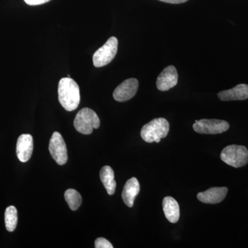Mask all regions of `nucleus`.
Here are the masks:
<instances>
[{"label":"nucleus","mask_w":248,"mask_h":248,"mask_svg":"<svg viewBox=\"0 0 248 248\" xmlns=\"http://www.w3.org/2000/svg\"><path fill=\"white\" fill-rule=\"evenodd\" d=\"M24 1L30 6H37V5L45 4L50 0H24Z\"/></svg>","instance_id":"6ab92c4d"},{"label":"nucleus","mask_w":248,"mask_h":248,"mask_svg":"<svg viewBox=\"0 0 248 248\" xmlns=\"http://www.w3.org/2000/svg\"><path fill=\"white\" fill-rule=\"evenodd\" d=\"M48 149L52 157L59 165L66 164L68 161L66 145L61 134L58 132L53 133L49 143Z\"/></svg>","instance_id":"0eeeda50"},{"label":"nucleus","mask_w":248,"mask_h":248,"mask_svg":"<svg viewBox=\"0 0 248 248\" xmlns=\"http://www.w3.org/2000/svg\"><path fill=\"white\" fill-rule=\"evenodd\" d=\"M118 48V40L115 37H111L107 42L98 49L93 57V64L97 68L107 66L115 58Z\"/></svg>","instance_id":"39448f33"},{"label":"nucleus","mask_w":248,"mask_h":248,"mask_svg":"<svg viewBox=\"0 0 248 248\" xmlns=\"http://www.w3.org/2000/svg\"><path fill=\"white\" fill-rule=\"evenodd\" d=\"M178 82V73L174 66L164 68L156 79V87L161 91H168L174 87Z\"/></svg>","instance_id":"1a4fd4ad"},{"label":"nucleus","mask_w":248,"mask_h":248,"mask_svg":"<svg viewBox=\"0 0 248 248\" xmlns=\"http://www.w3.org/2000/svg\"><path fill=\"white\" fill-rule=\"evenodd\" d=\"M59 102L67 111L77 109L80 103V91L78 84L71 78L60 79L58 86Z\"/></svg>","instance_id":"f257e3e1"},{"label":"nucleus","mask_w":248,"mask_h":248,"mask_svg":"<svg viewBox=\"0 0 248 248\" xmlns=\"http://www.w3.org/2000/svg\"><path fill=\"white\" fill-rule=\"evenodd\" d=\"M230 128V124L226 121L219 120H201L195 121L193 129L195 132L205 135H217L226 132Z\"/></svg>","instance_id":"423d86ee"},{"label":"nucleus","mask_w":248,"mask_h":248,"mask_svg":"<svg viewBox=\"0 0 248 248\" xmlns=\"http://www.w3.org/2000/svg\"><path fill=\"white\" fill-rule=\"evenodd\" d=\"M94 247L96 248H112L113 246L110 241L104 238H98L94 242Z\"/></svg>","instance_id":"a211bd4d"},{"label":"nucleus","mask_w":248,"mask_h":248,"mask_svg":"<svg viewBox=\"0 0 248 248\" xmlns=\"http://www.w3.org/2000/svg\"><path fill=\"white\" fill-rule=\"evenodd\" d=\"M65 200L68 206L73 211H76L79 208L82 203V198L78 191L74 189H68L64 193Z\"/></svg>","instance_id":"f3484780"},{"label":"nucleus","mask_w":248,"mask_h":248,"mask_svg":"<svg viewBox=\"0 0 248 248\" xmlns=\"http://www.w3.org/2000/svg\"><path fill=\"white\" fill-rule=\"evenodd\" d=\"M33 151V139L29 134H23L18 138L17 142V157L22 163L27 162L31 159Z\"/></svg>","instance_id":"9d476101"},{"label":"nucleus","mask_w":248,"mask_h":248,"mask_svg":"<svg viewBox=\"0 0 248 248\" xmlns=\"http://www.w3.org/2000/svg\"><path fill=\"white\" fill-rule=\"evenodd\" d=\"M5 224L6 230L9 232H14L17 224V210L16 207L11 205L5 211Z\"/></svg>","instance_id":"dca6fc26"},{"label":"nucleus","mask_w":248,"mask_h":248,"mask_svg":"<svg viewBox=\"0 0 248 248\" xmlns=\"http://www.w3.org/2000/svg\"><path fill=\"white\" fill-rule=\"evenodd\" d=\"M218 97L223 102L246 100L248 99V85L239 84L233 89L221 91L218 93Z\"/></svg>","instance_id":"f8f14e48"},{"label":"nucleus","mask_w":248,"mask_h":248,"mask_svg":"<svg viewBox=\"0 0 248 248\" xmlns=\"http://www.w3.org/2000/svg\"><path fill=\"white\" fill-rule=\"evenodd\" d=\"M100 125V120L97 113L89 108L80 110L74 120V126L79 133L83 135H91L94 129Z\"/></svg>","instance_id":"7ed1b4c3"},{"label":"nucleus","mask_w":248,"mask_h":248,"mask_svg":"<svg viewBox=\"0 0 248 248\" xmlns=\"http://www.w3.org/2000/svg\"><path fill=\"white\" fill-rule=\"evenodd\" d=\"M221 159L236 169L243 167L248 163V150L246 147L239 145L226 146L221 152Z\"/></svg>","instance_id":"20e7f679"},{"label":"nucleus","mask_w":248,"mask_h":248,"mask_svg":"<svg viewBox=\"0 0 248 248\" xmlns=\"http://www.w3.org/2000/svg\"><path fill=\"white\" fill-rule=\"evenodd\" d=\"M228 192L226 187H211L205 192H200L197 195V199L204 203H219L226 198Z\"/></svg>","instance_id":"9b49d317"},{"label":"nucleus","mask_w":248,"mask_h":248,"mask_svg":"<svg viewBox=\"0 0 248 248\" xmlns=\"http://www.w3.org/2000/svg\"><path fill=\"white\" fill-rule=\"evenodd\" d=\"M101 181L107 189L109 195H114L117 184L115 180V173L110 166H104L100 171Z\"/></svg>","instance_id":"2eb2a0df"},{"label":"nucleus","mask_w":248,"mask_h":248,"mask_svg":"<svg viewBox=\"0 0 248 248\" xmlns=\"http://www.w3.org/2000/svg\"><path fill=\"white\" fill-rule=\"evenodd\" d=\"M140 191V185L138 179L135 177L129 179L124 186L122 199L125 205L129 208H132L134 205L135 198Z\"/></svg>","instance_id":"ddd939ff"},{"label":"nucleus","mask_w":248,"mask_h":248,"mask_svg":"<svg viewBox=\"0 0 248 248\" xmlns=\"http://www.w3.org/2000/svg\"><path fill=\"white\" fill-rule=\"evenodd\" d=\"M138 80L130 78L124 81L116 88L113 93V97L117 102H124L132 99L138 92Z\"/></svg>","instance_id":"6e6552de"},{"label":"nucleus","mask_w":248,"mask_h":248,"mask_svg":"<svg viewBox=\"0 0 248 248\" xmlns=\"http://www.w3.org/2000/svg\"><path fill=\"white\" fill-rule=\"evenodd\" d=\"M159 1H163V2L169 3V4H182L185 3L188 0H159Z\"/></svg>","instance_id":"aec40b11"},{"label":"nucleus","mask_w":248,"mask_h":248,"mask_svg":"<svg viewBox=\"0 0 248 248\" xmlns=\"http://www.w3.org/2000/svg\"><path fill=\"white\" fill-rule=\"evenodd\" d=\"M170 125L164 118H156L143 125L141 130V137L148 143H159L161 139L166 138L169 134Z\"/></svg>","instance_id":"f03ea898"},{"label":"nucleus","mask_w":248,"mask_h":248,"mask_svg":"<svg viewBox=\"0 0 248 248\" xmlns=\"http://www.w3.org/2000/svg\"><path fill=\"white\" fill-rule=\"evenodd\" d=\"M163 210L166 218L170 223H175L180 217V210L177 201L171 197H165L163 200Z\"/></svg>","instance_id":"4468645a"}]
</instances>
